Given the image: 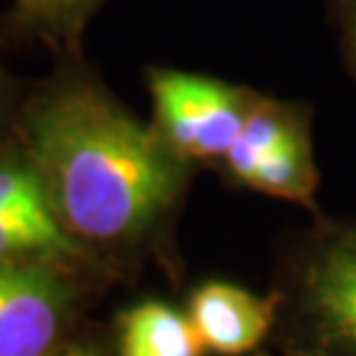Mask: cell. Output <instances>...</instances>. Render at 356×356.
<instances>
[{
	"mask_svg": "<svg viewBox=\"0 0 356 356\" xmlns=\"http://www.w3.org/2000/svg\"><path fill=\"white\" fill-rule=\"evenodd\" d=\"M19 140L53 211L82 245L132 251L161 235L191 161L101 79L69 69L26 101Z\"/></svg>",
	"mask_w": 356,
	"mask_h": 356,
	"instance_id": "6da1fadb",
	"label": "cell"
},
{
	"mask_svg": "<svg viewBox=\"0 0 356 356\" xmlns=\"http://www.w3.org/2000/svg\"><path fill=\"white\" fill-rule=\"evenodd\" d=\"M282 348L356 356V219H327L296 232L277 288Z\"/></svg>",
	"mask_w": 356,
	"mask_h": 356,
	"instance_id": "7a4b0ae2",
	"label": "cell"
},
{
	"mask_svg": "<svg viewBox=\"0 0 356 356\" xmlns=\"http://www.w3.org/2000/svg\"><path fill=\"white\" fill-rule=\"evenodd\" d=\"M153 127L191 164H222L259 95L251 88L179 69H148Z\"/></svg>",
	"mask_w": 356,
	"mask_h": 356,
	"instance_id": "3957f363",
	"label": "cell"
},
{
	"mask_svg": "<svg viewBox=\"0 0 356 356\" xmlns=\"http://www.w3.org/2000/svg\"><path fill=\"white\" fill-rule=\"evenodd\" d=\"M72 288L51 264L0 261V356H48L61 346Z\"/></svg>",
	"mask_w": 356,
	"mask_h": 356,
	"instance_id": "277c9868",
	"label": "cell"
},
{
	"mask_svg": "<svg viewBox=\"0 0 356 356\" xmlns=\"http://www.w3.org/2000/svg\"><path fill=\"white\" fill-rule=\"evenodd\" d=\"M188 317L204 351L245 356L256 351L280 325V296L248 291L227 280H209L188 298Z\"/></svg>",
	"mask_w": 356,
	"mask_h": 356,
	"instance_id": "5b68a950",
	"label": "cell"
},
{
	"mask_svg": "<svg viewBox=\"0 0 356 356\" xmlns=\"http://www.w3.org/2000/svg\"><path fill=\"white\" fill-rule=\"evenodd\" d=\"M0 219L32 232L58 264H69L82 256L85 245L58 222L38 169L19 138L13 148H0Z\"/></svg>",
	"mask_w": 356,
	"mask_h": 356,
	"instance_id": "8992f818",
	"label": "cell"
},
{
	"mask_svg": "<svg viewBox=\"0 0 356 356\" xmlns=\"http://www.w3.org/2000/svg\"><path fill=\"white\" fill-rule=\"evenodd\" d=\"M248 191L264 193L269 198H280L304 206L317 214L319 172L314 161L312 143V116L298 122L272 151L261 159L254 175L245 182Z\"/></svg>",
	"mask_w": 356,
	"mask_h": 356,
	"instance_id": "52a82bcc",
	"label": "cell"
},
{
	"mask_svg": "<svg viewBox=\"0 0 356 356\" xmlns=\"http://www.w3.org/2000/svg\"><path fill=\"white\" fill-rule=\"evenodd\" d=\"M116 356H204L188 314L164 301H143L119 317Z\"/></svg>",
	"mask_w": 356,
	"mask_h": 356,
	"instance_id": "ba28073f",
	"label": "cell"
},
{
	"mask_svg": "<svg viewBox=\"0 0 356 356\" xmlns=\"http://www.w3.org/2000/svg\"><path fill=\"white\" fill-rule=\"evenodd\" d=\"M312 116V108L296 101H280L272 95H259L256 106L251 108L248 119L243 122L241 135L235 138L232 148L222 159L225 177L232 185L245 188L248 177L254 175V169L261 164V159L267 156L277 143L291 132L298 122H304Z\"/></svg>",
	"mask_w": 356,
	"mask_h": 356,
	"instance_id": "9c48e42d",
	"label": "cell"
},
{
	"mask_svg": "<svg viewBox=\"0 0 356 356\" xmlns=\"http://www.w3.org/2000/svg\"><path fill=\"white\" fill-rule=\"evenodd\" d=\"M103 3L106 0H13L11 24L53 48L74 51Z\"/></svg>",
	"mask_w": 356,
	"mask_h": 356,
	"instance_id": "30bf717a",
	"label": "cell"
},
{
	"mask_svg": "<svg viewBox=\"0 0 356 356\" xmlns=\"http://www.w3.org/2000/svg\"><path fill=\"white\" fill-rule=\"evenodd\" d=\"M343 42H346V53H348V61L356 72V11L346 13V29H343Z\"/></svg>",
	"mask_w": 356,
	"mask_h": 356,
	"instance_id": "8fae6325",
	"label": "cell"
},
{
	"mask_svg": "<svg viewBox=\"0 0 356 356\" xmlns=\"http://www.w3.org/2000/svg\"><path fill=\"white\" fill-rule=\"evenodd\" d=\"M48 356H103V351L92 343H61Z\"/></svg>",
	"mask_w": 356,
	"mask_h": 356,
	"instance_id": "7c38bea8",
	"label": "cell"
},
{
	"mask_svg": "<svg viewBox=\"0 0 356 356\" xmlns=\"http://www.w3.org/2000/svg\"><path fill=\"white\" fill-rule=\"evenodd\" d=\"M282 356H322L314 351H301V348H282Z\"/></svg>",
	"mask_w": 356,
	"mask_h": 356,
	"instance_id": "4fadbf2b",
	"label": "cell"
},
{
	"mask_svg": "<svg viewBox=\"0 0 356 356\" xmlns=\"http://www.w3.org/2000/svg\"><path fill=\"white\" fill-rule=\"evenodd\" d=\"M343 6H346V13L356 11V0H343Z\"/></svg>",
	"mask_w": 356,
	"mask_h": 356,
	"instance_id": "5bb4252c",
	"label": "cell"
},
{
	"mask_svg": "<svg viewBox=\"0 0 356 356\" xmlns=\"http://www.w3.org/2000/svg\"><path fill=\"white\" fill-rule=\"evenodd\" d=\"M3 90H6V76L0 72V103H3Z\"/></svg>",
	"mask_w": 356,
	"mask_h": 356,
	"instance_id": "9a60e30c",
	"label": "cell"
}]
</instances>
